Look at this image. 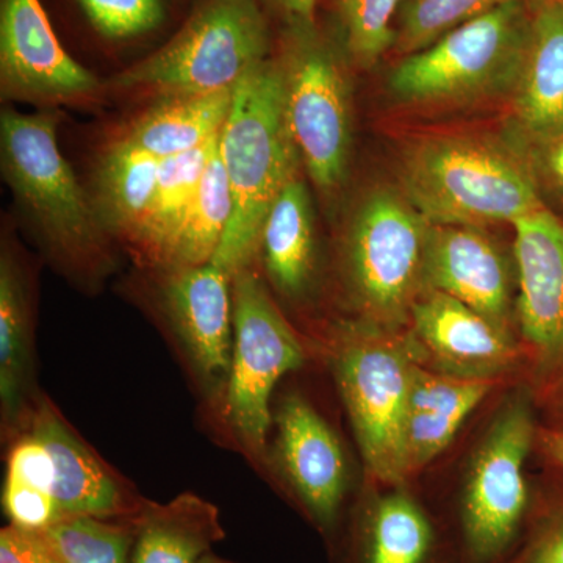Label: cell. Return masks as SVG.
I'll use <instances>...</instances> for the list:
<instances>
[{"label":"cell","mask_w":563,"mask_h":563,"mask_svg":"<svg viewBox=\"0 0 563 563\" xmlns=\"http://www.w3.org/2000/svg\"><path fill=\"white\" fill-rule=\"evenodd\" d=\"M417 357L409 336L377 325L344 333L335 352V376L366 468L380 483L409 476L406 415Z\"/></svg>","instance_id":"obj_6"},{"label":"cell","mask_w":563,"mask_h":563,"mask_svg":"<svg viewBox=\"0 0 563 563\" xmlns=\"http://www.w3.org/2000/svg\"><path fill=\"white\" fill-rule=\"evenodd\" d=\"M27 368V298L20 269L3 252L0 262V398L5 417H13L21 407Z\"/></svg>","instance_id":"obj_27"},{"label":"cell","mask_w":563,"mask_h":563,"mask_svg":"<svg viewBox=\"0 0 563 563\" xmlns=\"http://www.w3.org/2000/svg\"><path fill=\"white\" fill-rule=\"evenodd\" d=\"M512 0H406L396 16L393 51L410 55L426 49L459 25Z\"/></svg>","instance_id":"obj_28"},{"label":"cell","mask_w":563,"mask_h":563,"mask_svg":"<svg viewBox=\"0 0 563 563\" xmlns=\"http://www.w3.org/2000/svg\"><path fill=\"white\" fill-rule=\"evenodd\" d=\"M287 33V51L280 66L288 124L314 185L333 191L346 176L350 161L346 81L317 25H288Z\"/></svg>","instance_id":"obj_10"},{"label":"cell","mask_w":563,"mask_h":563,"mask_svg":"<svg viewBox=\"0 0 563 563\" xmlns=\"http://www.w3.org/2000/svg\"><path fill=\"white\" fill-rule=\"evenodd\" d=\"M0 152L11 191L52 242L68 251L91 250L99 243L106 228L63 157L54 113L3 110Z\"/></svg>","instance_id":"obj_7"},{"label":"cell","mask_w":563,"mask_h":563,"mask_svg":"<svg viewBox=\"0 0 563 563\" xmlns=\"http://www.w3.org/2000/svg\"><path fill=\"white\" fill-rule=\"evenodd\" d=\"M548 165L555 179L563 185V135L551 141V151L548 155Z\"/></svg>","instance_id":"obj_38"},{"label":"cell","mask_w":563,"mask_h":563,"mask_svg":"<svg viewBox=\"0 0 563 563\" xmlns=\"http://www.w3.org/2000/svg\"><path fill=\"white\" fill-rule=\"evenodd\" d=\"M7 479L31 485L54 496L55 463L46 444L32 433L14 444L7 463Z\"/></svg>","instance_id":"obj_33"},{"label":"cell","mask_w":563,"mask_h":563,"mask_svg":"<svg viewBox=\"0 0 563 563\" xmlns=\"http://www.w3.org/2000/svg\"><path fill=\"white\" fill-rule=\"evenodd\" d=\"M276 424L277 453L307 517L322 533L335 531L347 487L339 439L298 395L282 402Z\"/></svg>","instance_id":"obj_13"},{"label":"cell","mask_w":563,"mask_h":563,"mask_svg":"<svg viewBox=\"0 0 563 563\" xmlns=\"http://www.w3.org/2000/svg\"><path fill=\"white\" fill-rule=\"evenodd\" d=\"M232 210L231 187L217 141L198 191L163 257V265L174 269L209 263L224 236Z\"/></svg>","instance_id":"obj_25"},{"label":"cell","mask_w":563,"mask_h":563,"mask_svg":"<svg viewBox=\"0 0 563 563\" xmlns=\"http://www.w3.org/2000/svg\"><path fill=\"white\" fill-rule=\"evenodd\" d=\"M514 229L521 332L547 368H563V224L542 209Z\"/></svg>","instance_id":"obj_14"},{"label":"cell","mask_w":563,"mask_h":563,"mask_svg":"<svg viewBox=\"0 0 563 563\" xmlns=\"http://www.w3.org/2000/svg\"><path fill=\"white\" fill-rule=\"evenodd\" d=\"M233 344L225 413L255 453L265 450L272 426L269 401L285 374L301 368L306 355L265 285L250 266L233 276Z\"/></svg>","instance_id":"obj_9"},{"label":"cell","mask_w":563,"mask_h":563,"mask_svg":"<svg viewBox=\"0 0 563 563\" xmlns=\"http://www.w3.org/2000/svg\"><path fill=\"white\" fill-rule=\"evenodd\" d=\"M422 280L424 291L453 296L509 331L512 287L506 258L476 225L429 222Z\"/></svg>","instance_id":"obj_15"},{"label":"cell","mask_w":563,"mask_h":563,"mask_svg":"<svg viewBox=\"0 0 563 563\" xmlns=\"http://www.w3.org/2000/svg\"><path fill=\"white\" fill-rule=\"evenodd\" d=\"M231 274L213 262L169 269L163 285L166 310L199 372L229 379L233 344Z\"/></svg>","instance_id":"obj_16"},{"label":"cell","mask_w":563,"mask_h":563,"mask_svg":"<svg viewBox=\"0 0 563 563\" xmlns=\"http://www.w3.org/2000/svg\"><path fill=\"white\" fill-rule=\"evenodd\" d=\"M357 529L351 563H440L439 526L407 493L369 504Z\"/></svg>","instance_id":"obj_21"},{"label":"cell","mask_w":563,"mask_h":563,"mask_svg":"<svg viewBox=\"0 0 563 563\" xmlns=\"http://www.w3.org/2000/svg\"><path fill=\"white\" fill-rule=\"evenodd\" d=\"M268 22L257 0H207L168 44L114 79L121 90L162 96L233 90L268 60Z\"/></svg>","instance_id":"obj_4"},{"label":"cell","mask_w":563,"mask_h":563,"mask_svg":"<svg viewBox=\"0 0 563 563\" xmlns=\"http://www.w3.org/2000/svg\"><path fill=\"white\" fill-rule=\"evenodd\" d=\"M92 27L109 40H129L157 29L161 0H77Z\"/></svg>","instance_id":"obj_31"},{"label":"cell","mask_w":563,"mask_h":563,"mask_svg":"<svg viewBox=\"0 0 563 563\" xmlns=\"http://www.w3.org/2000/svg\"><path fill=\"white\" fill-rule=\"evenodd\" d=\"M410 321L415 357L433 372L495 380L517 361L509 331L444 292L422 291L413 302Z\"/></svg>","instance_id":"obj_12"},{"label":"cell","mask_w":563,"mask_h":563,"mask_svg":"<svg viewBox=\"0 0 563 563\" xmlns=\"http://www.w3.org/2000/svg\"><path fill=\"white\" fill-rule=\"evenodd\" d=\"M128 521L131 563H198L225 537L218 507L195 493L165 504L144 501Z\"/></svg>","instance_id":"obj_20"},{"label":"cell","mask_w":563,"mask_h":563,"mask_svg":"<svg viewBox=\"0 0 563 563\" xmlns=\"http://www.w3.org/2000/svg\"><path fill=\"white\" fill-rule=\"evenodd\" d=\"M406 198L431 224L510 222L544 209L523 163L490 141L442 135L404 158Z\"/></svg>","instance_id":"obj_2"},{"label":"cell","mask_w":563,"mask_h":563,"mask_svg":"<svg viewBox=\"0 0 563 563\" xmlns=\"http://www.w3.org/2000/svg\"><path fill=\"white\" fill-rule=\"evenodd\" d=\"M429 221L409 199L373 191L355 213L347 243L352 285L374 325L393 331L410 320L424 291Z\"/></svg>","instance_id":"obj_8"},{"label":"cell","mask_w":563,"mask_h":563,"mask_svg":"<svg viewBox=\"0 0 563 563\" xmlns=\"http://www.w3.org/2000/svg\"><path fill=\"white\" fill-rule=\"evenodd\" d=\"M261 247L266 272L277 288L292 296L303 291L313 272L314 233L309 191L298 177L274 201Z\"/></svg>","instance_id":"obj_23"},{"label":"cell","mask_w":563,"mask_h":563,"mask_svg":"<svg viewBox=\"0 0 563 563\" xmlns=\"http://www.w3.org/2000/svg\"><path fill=\"white\" fill-rule=\"evenodd\" d=\"M32 435L46 444L55 463L54 498L63 517L131 520L144 501L133 498L60 415L41 402Z\"/></svg>","instance_id":"obj_17"},{"label":"cell","mask_w":563,"mask_h":563,"mask_svg":"<svg viewBox=\"0 0 563 563\" xmlns=\"http://www.w3.org/2000/svg\"><path fill=\"white\" fill-rule=\"evenodd\" d=\"M536 426L525 395L507 399L474 454L455 512V563H514L523 548L525 463ZM521 551V550H520Z\"/></svg>","instance_id":"obj_3"},{"label":"cell","mask_w":563,"mask_h":563,"mask_svg":"<svg viewBox=\"0 0 563 563\" xmlns=\"http://www.w3.org/2000/svg\"><path fill=\"white\" fill-rule=\"evenodd\" d=\"M406 0H336L346 54L362 68L376 65L395 46V22Z\"/></svg>","instance_id":"obj_29"},{"label":"cell","mask_w":563,"mask_h":563,"mask_svg":"<svg viewBox=\"0 0 563 563\" xmlns=\"http://www.w3.org/2000/svg\"><path fill=\"white\" fill-rule=\"evenodd\" d=\"M547 2H563V0H531V5H539V3Z\"/></svg>","instance_id":"obj_40"},{"label":"cell","mask_w":563,"mask_h":563,"mask_svg":"<svg viewBox=\"0 0 563 563\" xmlns=\"http://www.w3.org/2000/svg\"><path fill=\"white\" fill-rule=\"evenodd\" d=\"M63 563H131L132 526L91 517H66L46 529Z\"/></svg>","instance_id":"obj_30"},{"label":"cell","mask_w":563,"mask_h":563,"mask_svg":"<svg viewBox=\"0 0 563 563\" xmlns=\"http://www.w3.org/2000/svg\"><path fill=\"white\" fill-rule=\"evenodd\" d=\"M539 440L544 453L563 468V431H542Z\"/></svg>","instance_id":"obj_37"},{"label":"cell","mask_w":563,"mask_h":563,"mask_svg":"<svg viewBox=\"0 0 563 563\" xmlns=\"http://www.w3.org/2000/svg\"><path fill=\"white\" fill-rule=\"evenodd\" d=\"M218 150L233 210L210 262L233 277L251 265L274 201L298 177L301 155L288 124L280 63L268 58L235 85Z\"/></svg>","instance_id":"obj_1"},{"label":"cell","mask_w":563,"mask_h":563,"mask_svg":"<svg viewBox=\"0 0 563 563\" xmlns=\"http://www.w3.org/2000/svg\"><path fill=\"white\" fill-rule=\"evenodd\" d=\"M198 563H233L231 561H225V559L218 558V555H214L213 553H209L203 555L201 561Z\"/></svg>","instance_id":"obj_39"},{"label":"cell","mask_w":563,"mask_h":563,"mask_svg":"<svg viewBox=\"0 0 563 563\" xmlns=\"http://www.w3.org/2000/svg\"><path fill=\"white\" fill-rule=\"evenodd\" d=\"M232 91L163 96L124 140L158 161L199 150L220 135L231 111Z\"/></svg>","instance_id":"obj_22"},{"label":"cell","mask_w":563,"mask_h":563,"mask_svg":"<svg viewBox=\"0 0 563 563\" xmlns=\"http://www.w3.org/2000/svg\"><path fill=\"white\" fill-rule=\"evenodd\" d=\"M161 161L129 141L114 144L96 174V211L103 228L135 240L150 213Z\"/></svg>","instance_id":"obj_24"},{"label":"cell","mask_w":563,"mask_h":563,"mask_svg":"<svg viewBox=\"0 0 563 563\" xmlns=\"http://www.w3.org/2000/svg\"><path fill=\"white\" fill-rule=\"evenodd\" d=\"M218 136L199 150L161 161L154 201L146 220L133 240L140 243L151 257L157 258V262L162 263L174 235L179 231L185 213L201 184Z\"/></svg>","instance_id":"obj_26"},{"label":"cell","mask_w":563,"mask_h":563,"mask_svg":"<svg viewBox=\"0 0 563 563\" xmlns=\"http://www.w3.org/2000/svg\"><path fill=\"white\" fill-rule=\"evenodd\" d=\"M0 563H63L46 531L9 525L0 531Z\"/></svg>","instance_id":"obj_34"},{"label":"cell","mask_w":563,"mask_h":563,"mask_svg":"<svg viewBox=\"0 0 563 563\" xmlns=\"http://www.w3.org/2000/svg\"><path fill=\"white\" fill-rule=\"evenodd\" d=\"M0 87L3 98L33 103L95 95V74L62 46L41 0H0Z\"/></svg>","instance_id":"obj_11"},{"label":"cell","mask_w":563,"mask_h":563,"mask_svg":"<svg viewBox=\"0 0 563 563\" xmlns=\"http://www.w3.org/2000/svg\"><path fill=\"white\" fill-rule=\"evenodd\" d=\"M514 563H563V506L533 525Z\"/></svg>","instance_id":"obj_35"},{"label":"cell","mask_w":563,"mask_h":563,"mask_svg":"<svg viewBox=\"0 0 563 563\" xmlns=\"http://www.w3.org/2000/svg\"><path fill=\"white\" fill-rule=\"evenodd\" d=\"M282 14L288 25H314L318 0H257Z\"/></svg>","instance_id":"obj_36"},{"label":"cell","mask_w":563,"mask_h":563,"mask_svg":"<svg viewBox=\"0 0 563 563\" xmlns=\"http://www.w3.org/2000/svg\"><path fill=\"white\" fill-rule=\"evenodd\" d=\"M531 7L523 60L514 87L515 113L533 139L563 135V2Z\"/></svg>","instance_id":"obj_18"},{"label":"cell","mask_w":563,"mask_h":563,"mask_svg":"<svg viewBox=\"0 0 563 563\" xmlns=\"http://www.w3.org/2000/svg\"><path fill=\"white\" fill-rule=\"evenodd\" d=\"M531 7L512 0L459 25L426 49L406 55L391 70L388 87L406 103L470 101L515 87Z\"/></svg>","instance_id":"obj_5"},{"label":"cell","mask_w":563,"mask_h":563,"mask_svg":"<svg viewBox=\"0 0 563 563\" xmlns=\"http://www.w3.org/2000/svg\"><path fill=\"white\" fill-rule=\"evenodd\" d=\"M495 380L463 379L413 366L406 415L409 473L417 472L450 446L463 421L483 402Z\"/></svg>","instance_id":"obj_19"},{"label":"cell","mask_w":563,"mask_h":563,"mask_svg":"<svg viewBox=\"0 0 563 563\" xmlns=\"http://www.w3.org/2000/svg\"><path fill=\"white\" fill-rule=\"evenodd\" d=\"M2 504L10 525L25 531H46L65 518L51 493L13 479H5Z\"/></svg>","instance_id":"obj_32"}]
</instances>
